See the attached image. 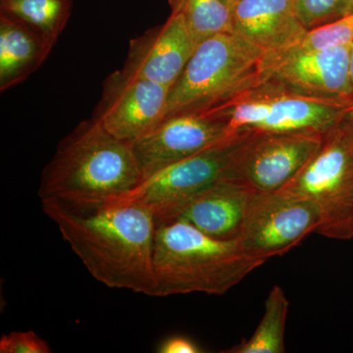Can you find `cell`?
Segmentation results:
<instances>
[{"mask_svg": "<svg viewBox=\"0 0 353 353\" xmlns=\"http://www.w3.org/2000/svg\"><path fill=\"white\" fill-rule=\"evenodd\" d=\"M41 208L95 280L111 289L155 296L157 222L150 209L122 199L90 209L43 199Z\"/></svg>", "mask_w": 353, "mask_h": 353, "instance_id": "obj_1", "label": "cell"}, {"mask_svg": "<svg viewBox=\"0 0 353 353\" xmlns=\"http://www.w3.org/2000/svg\"><path fill=\"white\" fill-rule=\"evenodd\" d=\"M143 181L131 145L90 118L60 141L41 174L39 196L90 209L117 201Z\"/></svg>", "mask_w": 353, "mask_h": 353, "instance_id": "obj_2", "label": "cell"}, {"mask_svg": "<svg viewBox=\"0 0 353 353\" xmlns=\"http://www.w3.org/2000/svg\"><path fill=\"white\" fill-rule=\"evenodd\" d=\"M265 262L246 253L239 240H218L181 220L158 223L155 296H223Z\"/></svg>", "mask_w": 353, "mask_h": 353, "instance_id": "obj_3", "label": "cell"}, {"mask_svg": "<svg viewBox=\"0 0 353 353\" xmlns=\"http://www.w3.org/2000/svg\"><path fill=\"white\" fill-rule=\"evenodd\" d=\"M265 57L234 32L202 41L170 88L163 120L220 108L261 80Z\"/></svg>", "mask_w": 353, "mask_h": 353, "instance_id": "obj_4", "label": "cell"}, {"mask_svg": "<svg viewBox=\"0 0 353 353\" xmlns=\"http://www.w3.org/2000/svg\"><path fill=\"white\" fill-rule=\"evenodd\" d=\"M210 112L225 118L234 132L326 134L353 114V102L317 99L260 80Z\"/></svg>", "mask_w": 353, "mask_h": 353, "instance_id": "obj_5", "label": "cell"}, {"mask_svg": "<svg viewBox=\"0 0 353 353\" xmlns=\"http://www.w3.org/2000/svg\"><path fill=\"white\" fill-rule=\"evenodd\" d=\"M314 202L321 211L317 233L350 240L353 208V143L341 125L327 132L321 146L284 189Z\"/></svg>", "mask_w": 353, "mask_h": 353, "instance_id": "obj_6", "label": "cell"}, {"mask_svg": "<svg viewBox=\"0 0 353 353\" xmlns=\"http://www.w3.org/2000/svg\"><path fill=\"white\" fill-rule=\"evenodd\" d=\"M248 132H236L217 145L148 176L117 201L138 202L152 211L157 224L173 220L199 192L228 178L234 153Z\"/></svg>", "mask_w": 353, "mask_h": 353, "instance_id": "obj_7", "label": "cell"}, {"mask_svg": "<svg viewBox=\"0 0 353 353\" xmlns=\"http://www.w3.org/2000/svg\"><path fill=\"white\" fill-rule=\"evenodd\" d=\"M322 225L314 202L285 190L254 192L239 238L248 254L266 260L285 254Z\"/></svg>", "mask_w": 353, "mask_h": 353, "instance_id": "obj_8", "label": "cell"}, {"mask_svg": "<svg viewBox=\"0 0 353 353\" xmlns=\"http://www.w3.org/2000/svg\"><path fill=\"white\" fill-rule=\"evenodd\" d=\"M325 134L250 132L234 153L228 179L254 192L284 189L319 150Z\"/></svg>", "mask_w": 353, "mask_h": 353, "instance_id": "obj_9", "label": "cell"}, {"mask_svg": "<svg viewBox=\"0 0 353 353\" xmlns=\"http://www.w3.org/2000/svg\"><path fill=\"white\" fill-rule=\"evenodd\" d=\"M236 132L217 114H180L161 121L130 145L145 180Z\"/></svg>", "mask_w": 353, "mask_h": 353, "instance_id": "obj_10", "label": "cell"}, {"mask_svg": "<svg viewBox=\"0 0 353 353\" xmlns=\"http://www.w3.org/2000/svg\"><path fill=\"white\" fill-rule=\"evenodd\" d=\"M352 44L328 50H290L265 57L261 80L299 94L353 102L350 76Z\"/></svg>", "mask_w": 353, "mask_h": 353, "instance_id": "obj_11", "label": "cell"}, {"mask_svg": "<svg viewBox=\"0 0 353 353\" xmlns=\"http://www.w3.org/2000/svg\"><path fill=\"white\" fill-rule=\"evenodd\" d=\"M169 92L166 85L117 70L104 81L92 118L116 138L131 143L163 120Z\"/></svg>", "mask_w": 353, "mask_h": 353, "instance_id": "obj_12", "label": "cell"}, {"mask_svg": "<svg viewBox=\"0 0 353 353\" xmlns=\"http://www.w3.org/2000/svg\"><path fill=\"white\" fill-rule=\"evenodd\" d=\"M196 48L183 16L171 12L163 24L131 39L123 69L171 88Z\"/></svg>", "mask_w": 353, "mask_h": 353, "instance_id": "obj_13", "label": "cell"}, {"mask_svg": "<svg viewBox=\"0 0 353 353\" xmlns=\"http://www.w3.org/2000/svg\"><path fill=\"white\" fill-rule=\"evenodd\" d=\"M233 11V32L265 57L296 46L307 32L296 0H240Z\"/></svg>", "mask_w": 353, "mask_h": 353, "instance_id": "obj_14", "label": "cell"}, {"mask_svg": "<svg viewBox=\"0 0 353 353\" xmlns=\"http://www.w3.org/2000/svg\"><path fill=\"white\" fill-rule=\"evenodd\" d=\"M253 194L239 181L222 179L188 202L173 220L183 221L218 240H239Z\"/></svg>", "mask_w": 353, "mask_h": 353, "instance_id": "obj_15", "label": "cell"}, {"mask_svg": "<svg viewBox=\"0 0 353 353\" xmlns=\"http://www.w3.org/2000/svg\"><path fill=\"white\" fill-rule=\"evenodd\" d=\"M31 26L0 14V90L24 82L46 61L52 50Z\"/></svg>", "mask_w": 353, "mask_h": 353, "instance_id": "obj_16", "label": "cell"}, {"mask_svg": "<svg viewBox=\"0 0 353 353\" xmlns=\"http://www.w3.org/2000/svg\"><path fill=\"white\" fill-rule=\"evenodd\" d=\"M73 0H0V14L31 26L54 46L71 16Z\"/></svg>", "mask_w": 353, "mask_h": 353, "instance_id": "obj_17", "label": "cell"}, {"mask_svg": "<svg viewBox=\"0 0 353 353\" xmlns=\"http://www.w3.org/2000/svg\"><path fill=\"white\" fill-rule=\"evenodd\" d=\"M290 303L285 290L274 285L264 304V314L248 340L234 345L227 353L285 352V331Z\"/></svg>", "mask_w": 353, "mask_h": 353, "instance_id": "obj_18", "label": "cell"}, {"mask_svg": "<svg viewBox=\"0 0 353 353\" xmlns=\"http://www.w3.org/2000/svg\"><path fill=\"white\" fill-rule=\"evenodd\" d=\"M171 12L181 14L199 46L220 34L233 32V11L223 0H169Z\"/></svg>", "mask_w": 353, "mask_h": 353, "instance_id": "obj_19", "label": "cell"}, {"mask_svg": "<svg viewBox=\"0 0 353 353\" xmlns=\"http://www.w3.org/2000/svg\"><path fill=\"white\" fill-rule=\"evenodd\" d=\"M353 43V12L321 27L308 30L303 39L292 48L328 50Z\"/></svg>", "mask_w": 353, "mask_h": 353, "instance_id": "obj_20", "label": "cell"}, {"mask_svg": "<svg viewBox=\"0 0 353 353\" xmlns=\"http://www.w3.org/2000/svg\"><path fill=\"white\" fill-rule=\"evenodd\" d=\"M296 3L299 18L311 30L347 15L350 0H296Z\"/></svg>", "mask_w": 353, "mask_h": 353, "instance_id": "obj_21", "label": "cell"}, {"mask_svg": "<svg viewBox=\"0 0 353 353\" xmlns=\"http://www.w3.org/2000/svg\"><path fill=\"white\" fill-rule=\"evenodd\" d=\"M1 353H50V345L34 331H14L0 339Z\"/></svg>", "mask_w": 353, "mask_h": 353, "instance_id": "obj_22", "label": "cell"}, {"mask_svg": "<svg viewBox=\"0 0 353 353\" xmlns=\"http://www.w3.org/2000/svg\"><path fill=\"white\" fill-rule=\"evenodd\" d=\"M161 353H201L203 352L194 341L185 336H175L165 340L158 347Z\"/></svg>", "mask_w": 353, "mask_h": 353, "instance_id": "obj_23", "label": "cell"}, {"mask_svg": "<svg viewBox=\"0 0 353 353\" xmlns=\"http://www.w3.org/2000/svg\"><path fill=\"white\" fill-rule=\"evenodd\" d=\"M341 126L343 128V131L345 132V134H347L348 138L352 139L353 143V114H352L350 116H348L347 119L341 123Z\"/></svg>", "mask_w": 353, "mask_h": 353, "instance_id": "obj_24", "label": "cell"}, {"mask_svg": "<svg viewBox=\"0 0 353 353\" xmlns=\"http://www.w3.org/2000/svg\"><path fill=\"white\" fill-rule=\"evenodd\" d=\"M350 83H352V92H353V43L352 46V50H350Z\"/></svg>", "mask_w": 353, "mask_h": 353, "instance_id": "obj_25", "label": "cell"}, {"mask_svg": "<svg viewBox=\"0 0 353 353\" xmlns=\"http://www.w3.org/2000/svg\"><path fill=\"white\" fill-rule=\"evenodd\" d=\"M352 239H353V208L350 221V240H352Z\"/></svg>", "mask_w": 353, "mask_h": 353, "instance_id": "obj_26", "label": "cell"}, {"mask_svg": "<svg viewBox=\"0 0 353 353\" xmlns=\"http://www.w3.org/2000/svg\"><path fill=\"white\" fill-rule=\"evenodd\" d=\"M223 1H224L227 6H229L232 9H233L234 6H236L240 0H223Z\"/></svg>", "mask_w": 353, "mask_h": 353, "instance_id": "obj_27", "label": "cell"}, {"mask_svg": "<svg viewBox=\"0 0 353 353\" xmlns=\"http://www.w3.org/2000/svg\"><path fill=\"white\" fill-rule=\"evenodd\" d=\"M353 12V0H350V3H348V14ZM347 14V15H348Z\"/></svg>", "mask_w": 353, "mask_h": 353, "instance_id": "obj_28", "label": "cell"}]
</instances>
